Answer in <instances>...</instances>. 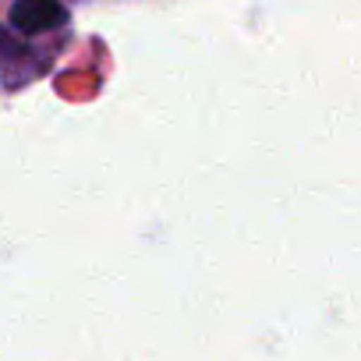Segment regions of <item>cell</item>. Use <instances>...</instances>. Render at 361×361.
<instances>
[{
	"label": "cell",
	"instance_id": "6da1fadb",
	"mask_svg": "<svg viewBox=\"0 0 361 361\" xmlns=\"http://www.w3.org/2000/svg\"><path fill=\"white\" fill-rule=\"evenodd\" d=\"M64 22H68V8L61 0H15L11 4V25L25 36L61 29Z\"/></svg>",
	"mask_w": 361,
	"mask_h": 361
}]
</instances>
